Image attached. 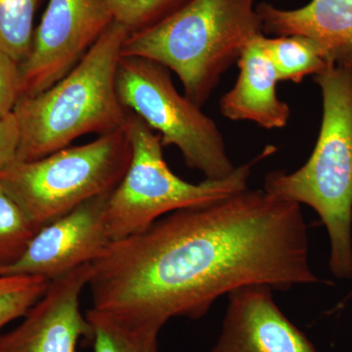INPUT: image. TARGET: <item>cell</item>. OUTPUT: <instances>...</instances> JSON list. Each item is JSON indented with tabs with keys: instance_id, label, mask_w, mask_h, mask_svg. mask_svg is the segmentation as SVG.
<instances>
[{
	"instance_id": "6da1fadb",
	"label": "cell",
	"mask_w": 352,
	"mask_h": 352,
	"mask_svg": "<svg viewBox=\"0 0 352 352\" xmlns=\"http://www.w3.org/2000/svg\"><path fill=\"white\" fill-rule=\"evenodd\" d=\"M91 266V308L159 332L175 317L198 320L237 289L320 283L300 204L264 189L166 214L113 241Z\"/></svg>"
},
{
	"instance_id": "7a4b0ae2",
	"label": "cell",
	"mask_w": 352,
	"mask_h": 352,
	"mask_svg": "<svg viewBox=\"0 0 352 352\" xmlns=\"http://www.w3.org/2000/svg\"><path fill=\"white\" fill-rule=\"evenodd\" d=\"M129 32L113 21L75 68L14 109L20 131L15 162H32L69 147L87 134L99 136L126 127L129 111L118 94L122 47Z\"/></svg>"
},
{
	"instance_id": "3957f363",
	"label": "cell",
	"mask_w": 352,
	"mask_h": 352,
	"mask_svg": "<svg viewBox=\"0 0 352 352\" xmlns=\"http://www.w3.org/2000/svg\"><path fill=\"white\" fill-rule=\"evenodd\" d=\"M256 6V0H189L157 24L129 34L122 57L163 65L201 108L245 46L263 34Z\"/></svg>"
},
{
	"instance_id": "277c9868",
	"label": "cell",
	"mask_w": 352,
	"mask_h": 352,
	"mask_svg": "<svg viewBox=\"0 0 352 352\" xmlns=\"http://www.w3.org/2000/svg\"><path fill=\"white\" fill-rule=\"evenodd\" d=\"M323 97L320 132L311 156L292 173L271 171L263 189L314 208L330 239L329 266L340 279L352 278V73L337 65L314 76Z\"/></svg>"
},
{
	"instance_id": "5b68a950",
	"label": "cell",
	"mask_w": 352,
	"mask_h": 352,
	"mask_svg": "<svg viewBox=\"0 0 352 352\" xmlns=\"http://www.w3.org/2000/svg\"><path fill=\"white\" fill-rule=\"evenodd\" d=\"M126 131L131 146V163L106 204V227L112 242L142 232L164 215L210 205L247 189L254 164L275 151L274 146L266 147L227 177L194 184L170 170L164 159L161 135L133 113H129Z\"/></svg>"
},
{
	"instance_id": "8992f818",
	"label": "cell",
	"mask_w": 352,
	"mask_h": 352,
	"mask_svg": "<svg viewBox=\"0 0 352 352\" xmlns=\"http://www.w3.org/2000/svg\"><path fill=\"white\" fill-rule=\"evenodd\" d=\"M126 127L0 171V185L36 230L95 197L111 193L129 168Z\"/></svg>"
},
{
	"instance_id": "52a82bcc",
	"label": "cell",
	"mask_w": 352,
	"mask_h": 352,
	"mask_svg": "<svg viewBox=\"0 0 352 352\" xmlns=\"http://www.w3.org/2000/svg\"><path fill=\"white\" fill-rule=\"evenodd\" d=\"M117 88L126 110L159 133L164 147L175 146L187 166L206 179H222L236 170L214 120L177 91L170 69L163 65L120 58Z\"/></svg>"
},
{
	"instance_id": "ba28073f",
	"label": "cell",
	"mask_w": 352,
	"mask_h": 352,
	"mask_svg": "<svg viewBox=\"0 0 352 352\" xmlns=\"http://www.w3.org/2000/svg\"><path fill=\"white\" fill-rule=\"evenodd\" d=\"M113 21L106 0H48L29 54L19 64L20 98L68 75Z\"/></svg>"
},
{
	"instance_id": "9c48e42d",
	"label": "cell",
	"mask_w": 352,
	"mask_h": 352,
	"mask_svg": "<svg viewBox=\"0 0 352 352\" xmlns=\"http://www.w3.org/2000/svg\"><path fill=\"white\" fill-rule=\"evenodd\" d=\"M109 194L90 199L38 229L20 258L0 267V276L27 275L52 281L96 261L112 243L105 221Z\"/></svg>"
},
{
	"instance_id": "30bf717a",
	"label": "cell",
	"mask_w": 352,
	"mask_h": 352,
	"mask_svg": "<svg viewBox=\"0 0 352 352\" xmlns=\"http://www.w3.org/2000/svg\"><path fill=\"white\" fill-rule=\"evenodd\" d=\"M91 263L50 281L17 327L0 333V352H78L91 329L80 309V296L91 278Z\"/></svg>"
},
{
	"instance_id": "8fae6325",
	"label": "cell",
	"mask_w": 352,
	"mask_h": 352,
	"mask_svg": "<svg viewBox=\"0 0 352 352\" xmlns=\"http://www.w3.org/2000/svg\"><path fill=\"white\" fill-rule=\"evenodd\" d=\"M210 352H318L285 316L273 289L254 285L231 292L219 340Z\"/></svg>"
},
{
	"instance_id": "7c38bea8",
	"label": "cell",
	"mask_w": 352,
	"mask_h": 352,
	"mask_svg": "<svg viewBox=\"0 0 352 352\" xmlns=\"http://www.w3.org/2000/svg\"><path fill=\"white\" fill-rule=\"evenodd\" d=\"M263 34L314 39L329 63L352 68V0H311L294 10L263 2L256 6Z\"/></svg>"
},
{
	"instance_id": "4fadbf2b",
	"label": "cell",
	"mask_w": 352,
	"mask_h": 352,
	"mask_svg": "<svg viewBox=\"0 0 352 352\" xmlns=\"http://www.w3.org/2000/svg\"><path fill=\"white\" fill-rule=\"evenodd\" d=\"M264 34L245 46L238 60L240 73L230 91L221 97L220 113L231 120H250L266 129L288 124L291 109L277 97L276 69L264 44Z\"/></svg>"
},
{
	"instance_id": "5bb4252c",
	"label": "cell",
	"mask_w": 352,
	"mask_h": 352,
	"mask_svg": "<svg viewBox=\"0 0 352 352\" xmlns=\"http://www.w3.org/2000/svg\"><path fill=\"white\" fill-rule=\"evenodd\" d=\"M264 44L279 80L300 83L305 76L318 75L331 65L321 46L307 36H265Z\"/></svg>"
},
{
	"instance_id": "9a60e30c",
	"label": "cell",
	"mask_w": 352,
	"mask_h": 352,
	"mask_svg": "<svg viewBox=\"0 0 352 352\" xmlns=\"http://www.w3.org/2000/svg\"><path fill=\"white\" fill-rule=\"evenodd\" d=\"M85 315L94 352H157L159 331L127 325L94 308Z\"/></svg>"
},
{
	"instance_id": "2e32d148",
	"label": "cell",
	"mask_w": 352,
	"mask_h": 352,
	"mask_svg": "<svg viewBox=\"0 0 352 352\" xmlns=\"http://www.w3.org/2000/svg\"><path fill=\"white\" fill-rule=\"evenodd\" d=\"M41 0H0V50L18 64L29 54Z\"/></svg>"
},
{
	"instance_id": "e0dca14e",
	"label": "cell",
	"mask_w": 352,
	"mask_h": 352,
	"mask_svg": "<svg viewBox=\"0 0 352 352\" xmlns=\"http://www.w3.org/2000/svg\"><path fill=\"white\" fill-rule=\"evenodd\" d=\"M36 231L0 185V267L19 259Z\"/></svg>"
},
{
	"instance_id": "ac0fdd59",
	"label": "cell",
	"mask_w": 352,
	"mask_h": 352,
	"mask_svg": "<svg viewBox=\"0 0 352 352\" xmlns=\"http://www.w3.org/2000/svg\"><path fill=\"white\" fill-rule=\"evenodd\" d=\"M41 276H0V330L7 324L24 317L50 286Z\"/></svg>"
},
{
	"instance_id": "d6986e66",
	"label": "cell",
	"mask_w": 352,
	"mask_h": 352,
	"mask_svg": "<svg viewBox=\"0 0 352 352\" xmlns=\"http://www.w3.org/2000/svg\"><path fill=\"white\" fill-rule=\"evenodd\" d=\"M189 0H106L113 20L129 34L140 32L175 12Z\"/></svg>"
},
{
	"instance_id": "ffe728a7",
	"label": "cell",
	"mask_w": 352,
	"mask_h": 352,
	"mask_svg": "<svg viewBox=\"0 0 352 352\" xmlns=\"http://www.w3.org/2000/svg\"><path fill=\"white\" fill-rule=\"evenodd\" d=\"M19 99V64L0 50V122L12 115Z\"/></svg>"
},
{
	"instance_id": "44dd1931",
	"label": "cell",
	"mask_w": 352,
	"mask_h": 352,
	"mask_svg": "<svg viewBox=\"0 0 352 352\" xmlns=\"http://www.w3.org/2000/svg\"><path fill=\"white\" fill-rule=\"evenodd\" d=\"M20 131L15 115L0 122V171L16 161Z\"/></svg>"
},
{
	"instance_id": "7402d4cb",
	"label": "cell",
	"mask_w": 352,
	"mask_h": 352,
	"mask_svg": "<svg viewBox=\"0 0 352 352\" xmlns=\"http://www.w3.org/2000/svg\"><path fill=\"white\" fill-rule=\"evenodd\" d=\"M351 69V73H352V68Z\"/></svg>"
}]
</instances>
